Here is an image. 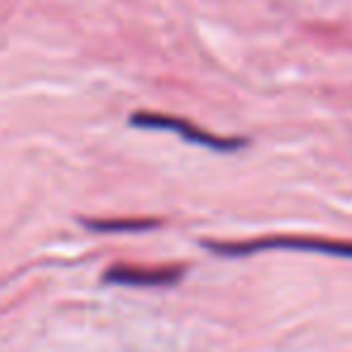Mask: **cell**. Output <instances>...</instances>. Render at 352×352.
Here are the masks:
<instances>
[{"instance_id": "6da1fadb", "label": "cell", "mask_w": 352, "mask_h": 352, "mask_svg": "<svg viewBox=\"0 0 352 352\" xmlns=\"http://www.w3.org/2000/svg\"><path fill=\"white\" fill-rule=\"evenodd\" d=\"M206 249L215 251L217 256H251L268 249H289V251H309V254L336 256V258H352V241L336 239H316V236H263L254 241H234V244H217L206 241Z\"/></svg>"}, {"instance_id": "7a4b0ae2", "label": "cell", "mask_w": 352, "mask_h": 352, "mask_svg": "<svg viewBox=\"0 0 352 352\" xmlns=\"http://www.w3.org/2000/svg\"><path fill=\"white\" fill-rule=\"evenodd\" d=\"M131 126L138 128H155V131H174L179 135H184V140L193 142V145L210 147L217 152H232L241 150L246 145L244 138H220L215 133H208L203 128H198L196 123L186 121L182 116H166V113H152V111H138L131 116Z\"/></svg>"}, {"instance_id": "3957f363", "label": "cell", "mask_w": 352, "mask_h": 352, "mask_svg": "<svg viewBox=\"0 0 352 352\" xmlns=\"http://www.w3.org/2000/svg\"><path fill=\"white\" fill-rule=\"evenodd\" d=\"M107 283L131 287H166L184 278V265H131L118 263L107 270Z\"/></svg>"}, {"instance_id": "277c9868", "label": "cell", "mask_w": 352, "mask_h": 352, "mask_svg": "<svg viewBox=\"0 0 352 352\" xmlns=\"http://www.w3.org/2000/svg\"><path fill=\"white\" fill-rule=\"evenodd\" d=\"M89 230L97 232H133V230H152V227H160L157 220H107V222H87Z\"/></svg>"}]
</instances>
